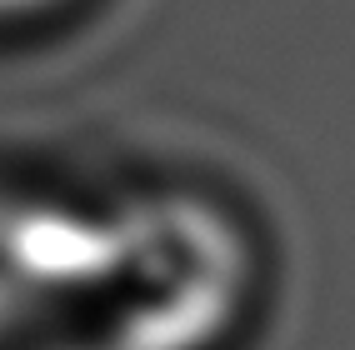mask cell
I'll use <instances>...</instances> for the list:
<instances>
[{"label": "cell", "instance_id": "cell-1", "mask_svg": "<svg viewBox=\"0 0 355 350\" xmlns=\"http://www.w3.org/2000/svg\"><path fill=\"white\" fill-rule=\"evenodd\" d=\"M55 0H0V15H31V10H45Z\"/></svg>", "mask_w": 355, "mask_h": 350}]
</instances>
